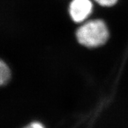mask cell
<instances>
[{
    "label": "cell",
    "instance_id": "obj_1",
    "mask_svg": "<svg viewBox=\"0 0 128 128\" xmlns=\"http://www.w3.org/2000/svg\"><path fill=\"white\" fill-rule=\"evenodd\" d=\"M76 38L81 44L87 47H98L108 40L109 33L106 24L101 20L86 22L76 31Z\"/></svg>",
    "mask_w": 128,
    "mask_h": 128
},
{
    "label": "cell",
    "instance_id": "obj_2",
    "mask_svg": "<svg viewBox=\"0 0 128 128\" xmlns=\"http://www.w3.org/2000/svg\"><path fill=\"white\" fill-rule=\"evenodd\" d=\"M92 0H72L69 7V12L74 22L80 23L86 20L93 11Z\"/></svg>",
    "mask_w": 128,
    "mask_h": 128
},
{
    "label": "cell",
    "instance_id": "obj_3",
    "mask_svg": "<svg viewBox=\"0 0 128 128\" xmlns=\"http://www.w3.org/2000/svg\"><path fill=\"white\" fill-rule=\"evenodd\" d=\"M11 73L7 64L0 60V87L4 86L10 78Z\"/></svg>",
    "mask_w": 128,
    "mask_h": 128
},
{
    "label": "cell",
    "instance_id": "obj_4",
    "mask_svg": "<svg viewBox=\"0 0 128 128\" xmlns=\"http://www.w3.org/2000/svg\"><path fill=\"white\" fill-rule=\"evenodd\" d=\"M96 3L103 7H112L117 4L118 0H94Z\"/></svg>",
    "mask_w": 128,
    "mask_h": 128
},
{
    "label": "cell",
    "instance_id": "obj_5",
    "mask_svg": "<svg viewBox=\"0 0 128 128\" xmlns=\"http://www.w3.org/2000/svg\"><path fill=\"white\" fill-rule=\"evenodd\" d=\"M24 128H45L44 127V126L40 122H34L30 124L29 125H28L27 126H26Z\"/></svg>",
    "mask_w": 128,
    "mask_h": 128
}]
</instances>
